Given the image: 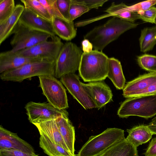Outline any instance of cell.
Returning <instances> with one entry per match:
<instances>
[{
	"mask_svg": "<svg viewBox=\"0 0 156 156\" xmlns=\"http://www.w3.org/2000/svg\"><path fill=\"white\" fill-rule=\"evenodd\" d=\"M109 58L102 51L96 50L83 52L78 70L80 76L84 82L104 80L107 77Z\"/></svg>",
	"mask_w": 156,
	"mask_h": 156,
	"instance_id": "7a4b0ae2",
	"label": "cell"
},
{
	"mask_svg": "<svg viewBox=\"0 0 156 156\" xmlns=\"http://www.w3.org/2000/svg\"><path fill=\"white\" fill-rule=\"evenodd\" d=\"M156 4V0H149L141 2L133 5L127 6L126 9L131 12L137 13L145 10Z\"/></svg>",
	"mask_w": 156,
	"mask_h": 156,
	"instance_id": "1f68e13d",
	"label": "cell"
},
{
	"mask_svg": "<svg viewBox=\"0 0 156 156\" xmlns=\"http://www.w3.org/2000/svg\"><path fill=\"white\" fill-rule=\"evenodd\" d=\"M45 7L52 18L57 17L64 19L58 9L57 0H39Z\"/></svg>",
	"mask_w": 156,
	"mask_h": 156,
	"instance_id": "4dcf8cb0",
	"label": "cell"
},
{
	"mask_svg": "<svg viewBox=\"0 0 156 156\" xmlns=\"http://www.w3.org/2000/svg\"><path fill=\"white\" fill-rule=\"evenodd\" d=\"M64 44L61 39L56 36L50 41H42L16 52L21 55L41 61H55Z\"/></svg>",
	"mask_w": 156,
	"mask_h": 156,
	"instance_id": "9c48e42d",
	"label": "cell"
},
{
	"mask_svg": "<svg viewBox=\"0 0 156 156\" xmlns=\"http://www.w3.org/2000/svg\"><path fill=\"white\" fill-rule=\"evenodd\" d=\"M39 145L49 156H76L55 144L46 135L40 133Z\"/></svg>",
	"mask_w": 156,
	"mask_h": 156,
	"instance_id": "d4e9b609",
	"label": "cell"
},
{
	"mask_svg": "<svg viewBox=\"0 0 156 156\" xmlns=\"http://www.w3.org/2000/svg\"><path fill=\"white\" fill-rule=\"evenodd\" d=\"M144 154L145 156H156V137L150 142Z\"/></svg>",
	"mask_w": 156,
	"mask_h": 156,
	"instance_id": "8d00e7d4",
	"label": "cell"
},
{
	"mask_svg": "<svg viewBox=\"0 0 156 156\" xmlns=\"http://www.w3.org/2000/svg\"><path fill=\"white\" fill-rule=\"evenodd\" d=\"M20 1L23 4L25 8L39 17L51 21L52 17L39 0H20Z\"/></svg>",
	"mask_w": 156,
	"mask_h": 156,
	"instance_id": "4316f807",
	"label": "cell"
},
{
	"mask_svg": "<svg viewBox=\"0 0 156 156\" xmlns=\"http://www.w3.org/2000/svg\"><path fill=\"white\" fill-rule=\"evenodd\" d=\"M137 62L142 69L150 72H156V56L145 54L137 57Z\"/></svg>",
	"mask_w": 156,
	"mask_h": 156,
	"instance_id": "f1b7e54d",
	"label": "cell"
},
{
	"mask_svg": "<svg viewBox=\"0 0 156 156\" xmlns=\"http://www.w3.org/2000/svg\"><path fill=\"white\" fill-rule=\"evenodd\" d=\"M138 24L114 16L104 24L94 27L84 36V38L92 44L94 50L102 51L110 43Z\"/></svg>",
	"mask_w": 156,
	"mask_h": 156,
	"instance_id": "6da1fadb",
	"label": "cell"
},
{
	"mask_svg": "<svg viewBox=\"0 0 156 156\" xmlns=\"http://www.w3.org/2000/svg\"><path fill=\"white\" fill-rule=\"evenodd\" d=\"M121 118L135 116L146 119L156 115V94L128 98L121 104L117 112Z\"/></svg>",
	"mask_w": 156,
	"mask_h": 156,
	"instance_id": "5b68a950",
	"label": "cell"
},
{
	"mask_svg": "<svg viewBox=\"0 0 156 156\" xmlns=\"http://www.w3.org/2000/svg\"><path fill=\"white\" fill-rule=\"evenodd\" d=\"M14 149L29 154H35L32 146L16 133L0 126V149Z\"/></svg>",
	"mask_w": 156,
	"mask_h": 156,
	"instance_id": "4fadbf2b",
	"label": "cell"
},
{
	"mask_svg": "<svg viewBox=\"0 0 156 156\" xmlns=\"http://www.w3.org/2000/svg\"><path fill=\"white\" fill-rule=\"evenodd\" d=\"M38 77L39 86L48 103L59 110L68 108L66 90L62 83L54 76L43 75Z\"/></svg>",
	"mask_w": 156,
	"mask_h": 156,
	"instance_id": "52a82bcc",
	"label": "cell"
},
{
	"mask_svg": "<svg viewBox=\"0 0 156 156\" xmlns=\"http://www.w3.org/2000/svg\"><path fill=\"white\" fill-rule=\"evenodd\" d=\"M127 6L122 2L115 4L114 2H113L110 6L104 11L108 13V16L115 17L134 23L136 20L139 19L138 14L137 13L128 10L126 9Z\"/></svg>",
	"mask_w": 156,
	"mask_h": 156,
	"instance_id": "603a6c76",
	"label": "cell"
},
{
	"mask_svg": "<svg viewBox=\"0 0 156 156\" xmlns=\"http://www.w3.org/2000/svg\"><path fill=\"white\" fill-rule=\"evenodd\" d=\"M82 51L75 44H64L55 62V76L61 78L64 76L75 73L79 70Z\"/></svg>",
	"mask_w": 156,
	"mask_h": 156,
	"instance_id": "8992f818",
	"label": "cell"
},
{
	"mask_svg": "<svg viewBox=\"0 0 156 156\" xmlns=\"http://www.w3.org/2000/svg\"><path fill=\"white\" fill-rule=\"evenodd\" d=\"M55 62L41 61L29 62L1 73L0 79L4 81L21 82L35 76H55Z\"/></svg>",
	"mask_w": 156,
	"mask_h": 156,
	"instance_id": "277c9868",
	"label": "cell"
},
{
	"mask_svg": "<svg viewBox=\"0 0 156 156\" xmlns=\"http://www.w3.org/2000/svg\"><path fill=\"white\" fill-rule=\"evenodd\" d=\"M139 19L146 22L154 23L156 18V7L152 6L148 9L138 12Z\"/></svg>",
	"mask_w": 156,
	"mask_h": 156,
	"instance_id": "d6a6232c",
	"label": "cell"
},
{
	"mask_svg": "<svg viewBox=\"0 0 156 156\" xmlns=\"http://www.w3.org/2000/svg\"><path fill=\"white\" fill-rule=\"evenodd\" d=\"M25 108L28 119L33 124L55 119L67 112L65 110L58 109L46 102L31 101L25 105Z\"/></svg>",
	"mask_w": 156,
	"mask_h": 156,
	"instance_id": "30bf717a",
	"label": "cell"
},
{
	"mask_svg": "<svg viewBox=\"0 0 156 156\" xmlns=\"http://www.w3.org/2000/svg\"><path fill=\"white\" fill-rule=\"evenodd\" d=\"M90 9L83 0H71L69 9L70 21H73Z\"/></svg>",
	"mask_w": 156,
	"mask_h": 156,
	"instance_id": "83f0119b",
	"label": "cell"
},
{
	"mask_svg": "<svg viewBox=\"0 0 156 156\" xmlns=\"http://www.w3.org/2000/svg\"><path fill=\"white\" fill-rule=\"evenodd\" d=\"M99 156H139L136 147L125 139Z\"/></svg>",
	"mask_w": 156,
	"mask_h": 156,
	"instance_id": "cb8c5ba5",
	"label": "cell"
},
{
	"mask_svg": "<svg viewBox=\"0 0 156 156\" xmlns=\"http://www.w3.org/2000/svg\"><path fill=\"white\" fill-rule=\"evenodd\" d=\"M82 85L88 93L99 110L112 101L113 94L110 87L104 81L90 82Z\"/></svg>",
	"mask_w": 156,
	"mask_h": 156,
	"instance_id": "7c38bea8",
	"label": "cell"
},
{
	"mask_svg": "<svg viewBox=\"0 0 156 156\" xmlns=\"http://www.w3.org/2000/svg\"><path fill=\"white\" fill-rule=\"evenodd\" d=\"M24 8L23 5L20 4L16 5L11 16L5 21L0 24V45L11 35Z\"/></svg>",
	"mask_w": 156,
	"mask_h": 156,
	"instance_id": "44dd1931",
	"label": "cell"
},
{
	"mask_svg": "<svg viewBox=\"0 0 156 156\" xmlns=\"http://www.w3.org/2000/svg\"><path fill=\"white\" fill-rule=\"evenodd\" d=\"M68 115L67 112L55 120L59 132L70 152L75 155V128L69 119Z\"/></svg>",
	"mask_w": 156,
	"mask_h": 156,
	"instance_id": "e0dca14e",
	"label": "cell"
},
{
	"mask_svg": "<svg viewBox=\"0 0 156 156\" xmlns=\"http://www.w3.org/2000/svg\"><path fill=\"white\" fill-rule=\"evenodd\" d=\"M154 23L156 24V18L155 20Z\"/></svg>",
	"mask_w": 156,
	"mask_h": 156,
	"instance_id": "60d3db41",
	"label": "cell"
},
{
	"mask_svg": "<svg viewBox=\"0 0 156 156\" xmlns=\"http://www.w3.org/2000/svg\"><path fill=\"white\" fill-rule=\"evenodd\" d=\"M139 40L141 52L146 53L152 50L156 44V25L142 29Z\"/></svg>",
	"mask_w": 156,
	"mask_h": 156,
	"instance_id": "484cf974",
	"label": "cell"
},
{
	"mask_svg": "<svg viewBox=\"0 0 156 156\" xmlns=\"http://www.w3.org/2000/svg\"><path fill=\"white\" fill-rule=\"evenodd\" d=\"M155 82L156 72L140 75L126 83L123 89V95L126 98H133L137 93Z\"/></svg>",
	"mask_w": 156,
	"mask_h": 156,
	"instance_id": "9a60e30c",
	"label": "cell"
},
{
	"mask_svg": "<svg viewBox=\"0 0 156 156\" xmlns=\"http://www.w3.org/2000/svg\"><path fill=\"white\" fill-rule=\"evenodd\" d=\"M51 23L55 35L60 39L69 41L76 36L77 32L73 21L53 17Z\"/></svg>",
	"mask_w": 156,
	"mask_h": 156,
	"instance_id": "d6986e66",
	"label": "cell"
},
{
	"mask_svg": "<svg viewBox=\"0 0 156 156\" xmlns=\"http://www.w3.org/2000/svg\"><path fill=\"white\" fill-rule=\"evenodd\" d=\"M107 77L119 90L123 89L126 79L124 75L121 62L114 57L109 58Z\"/></svg>",
	"mask_w": 156,
	"mask_h": 156,
	"instance_id": "7402d4cb",
	"label": "cell"
},
{
	"mask_svg": "<svg viewBox=\"0 0 156 156\" xmlns=\"http://www.w3.org/2000/svg\"><path fill=\"white\" fill-rule=\"evenodd\" d=\"M15 6L14 0H0V24L11 16Z\"/></svg>",
	"mask_w": 156,
	"mask_h": 156,
	"instance_id": "f546056e",
	"label": "cell"
},
{
	"mask_svg": "<svg viewBox=\"0 0 156 156\" xmlns=\"http://www.w3.org/2000/svg\"><path fill=\"white\" fill-rule=\"evenodd\" d=\"M147 127L153 134H156V125L149 124Z\"/></svg>",
	"mask_w": 156,
	"mask_h": 156,
	"instance_id": "f35d334b",
	"label": "cell"
},
{
	"mask_svg": "<svg viewBox=\"0 0 156 156\" xmlns=\"http://www.w3.org/2000/svg\"><path fill=\"white\" fill-rule=\"evenodd\" d=\"M153 122L154 124L156 125V116L153 118Z\"/></svg>",
	"mask_w": 156,
	"mask_h": 156,
	"instance_id": "ab89813d",
	"label": "cell"
},
{
	"mask_svg": "<svg viewBox=\"0 0 156 156\" xmlns=\"http://www.w3.org/2000/svg\"><path fill=\"white\" fill-rule=\"evenodd\" d=\"M125 138L123 130L108 128L100 134L90 136L77 156H99Z\"/></svg>",
	"mask_w": 156,
	"mask_h": 156,
	"instance_id": "3957f363",
	"label": "cell"
},
{
	"mask_svg": "<svg viewBox=\"0 0 156 156\" xmlns=\"http://www.w3.org/2000/svg\"><path fill=\"white\" fill-rule=\"evenodd\" d=\"M60 81L85 109L96 108L94 101L82 85L77 75L75 73L67 75L62 77Z\"/></svg>",
	"mask_w": 156,
	"mask_h": 156,
	"instance_id": "8fae6325",
	"label": "cell"
},
{
	"mask_svg": "<svg viewBox=\"0 0 156 156\" xmlns=\"http://www.w3.org/2000/svg\"><path fill=\"white\" fill-rule=\"evenodd\" d=\"M33 124L40 134H44L55 144L70 152L59 132L55 119Z\"/></svg>",
	"mask_w": 156,
	"mask_h": 156,
	"instance_id": "ac0fdd59",
	"label": "cell"
},
{
	"mask_svg": "<svg viewBox=\"0 0 156 156\" xmlns=\"http://www.w3.org/2000/svg\"><path fill=\"white\" fill-rule=\"evenodd\" d=\"M19 21L32 30L50 35L51 38L56 36L54 32L51 21L39 17L25 8L20 17Z\"/></svg>",
	"mask_w": 156,
	"mask_h": 156,
	"instance_id": "5bb4252c",
	"label": "cell"
},
{
	"mask_svg": "<svg viewBox=\"0 0 156 156\" xmlns=\"http://www.w3.org/2000/svg\"><path fill=\"white\" fill-rule=\"evenodd\" d=\"M128 133L126 140L135 147L146 143L151 138L153 134L147 125H140L127 129Z\"/></svg>",
	"mask_w": 156,
	"mask_h": 156,
	"instance_id": "ffe728a7",
	"label": "cell"
},
{
	"mask_svg": "<svg viewBox=\"0 0 156 156\" xmlns=\"http://www.w3.org/2000/svg\"><path fill=\"white\" fill-rule=\"evenodd\" d=\"M156 94V82L152 84L145 89L140 91L134 97L150 95Z\"/></svg>",
	"mask_w": 156,
	"mask_h": 156,
	"instance_id": "d590c367",
	"label": "cell"
},
{
	"mask_svg": "<svg viewBox=\"0 0 156 156\" xmlns=\"http://www.w3.org/2000/svg\"><path fill=\"white\" fill-rule=\"evenodd\" d=\"M83 52L88 53L91 52L93 48L92 44L88 40L84 39L81 42Z\"/></svg>",
	"mask_w": 156,
	"mask_h": 156,
	"instance_id": "74e56055",
	"label": "cell"
},
{
	"mask_svg": "<svg viewBox=\"0 0 156 156\" xmlns=\"http://www.w3.org/2000/svg\"><path fill=\"white\" fill-rule=\"evenodd\" d=\"M41 61L36 58L26 57L10 50L0 53V73L18 68L27 63Z\"/></svg>",
	"mask_w": 156,
	"mask_h": 156,
	"instance_id": "2e32d148",
	"label": "cell"
},
{
	"mask_svg": "<svg viewBox=\"0 0 156 156\" xmlns=\"http://www.w3.org/2000/svg\"><path fill=\"white\" fill-rule=\"evenodd\" d=\"M59 12L66 20L70 21L69 9L71 0H57Z\"/></svg>",
	"mask_w": 156,
	"mask_h": 156,
	"instance_id": "836d02e7",
	"label": "cell"
},
{
	"mask_svg": "<svg viewBox=\"0 0 156 156\" xmlns=\"http://www.w3.org/2000/svg\"><path fill=\"white\" fill-rule=\"evenodd\" d=\"M12 34L13 36L10 44L12 48L10 51L13 52L31 47L51 38L50 35L29 28L19 20L13 30Z\"/></svg>",
	"mask_w": 156,
	"mask_h": 156,
	"instance_id": "ba28073f",
	"label": "cell"
},
{
	"mask_svg": "<svg viewBox=\"0 0 156 156\" xmlns=\"http://www.w3.org/2000/svg\"><path fill=\"white\" fill-rule=\"evenodd\" d=\"M0 156H38L36 154H29L14 149H0Z\"/></svg>",
	"mask_w": 156,
	"mask_h": 156,
	"instance_id": "e575fe53",
	"label": "cell"
}]
</instances>
